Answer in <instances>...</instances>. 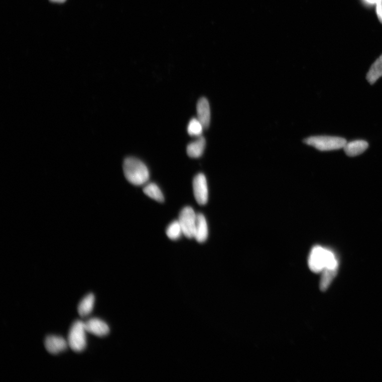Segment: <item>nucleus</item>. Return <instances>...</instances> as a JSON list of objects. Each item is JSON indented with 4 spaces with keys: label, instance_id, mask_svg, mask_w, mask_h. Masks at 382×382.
<instances>
[{
    "label": "nucleus",
    "instance_id": "nucleus-1",
    "mask_svg": "<svg viewBox=\"0 0 382 382\" xmlns=\"http://www.w3.org/2000/svg\"><path fill=\"white\" fill-rule=\"evenodd\" d=\"M309 267L316 274L322 273L324 270H338V260L331 250L321 246H315L311 249L309 260Z\"/></svg>",
    "mask_w": 382,
    "mask_h": 382
},
{
    "label": "nucleus",
    "instance_id": "nucleus-2",
    "mask_svg": "<svg viewBox=\"0 0 382 382\" xmlns=\"http://www.w3.org/2000/svg\"><path fill=\"white\" fill-rule=\"evenodd\" d=\"M123 167L125 178L133 185H143L150 179V172L147 167L137 158H126Z\"/></svg>",
    "mask_w": 382,
    "mask_h": 382
},
{
    "label": "nucleus",
    "instance_id": "nucleus-3",
    "mask_svg": "<svg viewBox=\"0 0 382 382\" xmlns=\"http://www.w3.org/2000/svg\"><path fill=\"white\" fill-rule=\"evenodd\" d=\"M304 142L322 152L339 150L347 143L345 139L331 136L311 137L305 139Z\"/></svg>",
    "mask_w": 382,
    "mask_h": 382
},
{
    "label": "nucleus",
    "instance_id": "nucleus-4",
    "mask_svg": "<svg viewBox=\"0 0 382 382\" xmlns=\"http://www.w3.org/2000/svg\"><path fill=\"white\" fill-rule=\"evenodd\" d=\"M85 323L76 321L73 323L68 335V344L74 351L80 352L86 347Z\"/></svg>",
    "mask_w": 382,
    "mask_h": 382
},
{
    "label": "nucleus",
    "instance_id": "nucleus-5",
    "mask_svg": "<svg viewBox=\"0 0 382 382\" xmlns=\"http://www.w3.org/2000/svg\"><path fill=\"white\" fill-rule=\"evenodd\" d=\"M178 220L183 234L190 239L194 238L197 214L195 213L193 208L190 207L184 208L180 212Z\"/></svg>",
    "mask_w": 382,
    "mask_h": 382
},
{
    "label": "nucleus",
    "instance_id": "nucleus-6",
    "mask_svg": "<svg viewBox=\"0 0 382 382\" xmlns=\"http://www.w3.org/2000/svg\"><path fill=\"white\" fill-rule=\"evenodd\" d=\"M193 193L195 200L200 205L207 204L209 192L206 176L199 173L195 176L193 181Z\"/></svg>",
    "mask_w": 382,
    "mask_h": 382
},
{
    "label": "nucleus",
    "instance_id": "nucleus-7",
    "mask_svg": "<svg viewBox=\"0 0 382 382\" xmlns=\"http://www.w3.org/2000/svg\"><path fill=\"white\" fill-rule=\"evenodd\" d=\"M45 346L49 353L57 355L67 349L68 343L61 337L50 335L45 339Z\"/></svg>",
    "mask_w": 382,
    "mask_h": 382
},
{
    "label": "nucleus",
    "instance_id": "nucleus-8",
    "mask_svg": "<svg viewBox=\"0 0 382 382\" xmlns=\"http://www.w3.org/2000/svg\"><path fill=\"white\" fill-rule=\"evenodd\" d=\"M197 111L198 119L204 129L209 128L210 123L211 112L208 100L204 97L200 98L197 103Z\"/></svg>",
    "mask_w": 382,
    "mask_h": 382
},
{
    "label": "nucleus",
    "instance_id": "nucleus-9",
    "mask_svg": "<svg viewBox=\"0 0 382 382\" xmlns=\"http://www.w3.org/2000/svg\"><path fill=\"white\" fill-rule=\"evenodd\" d=\"M84 323L86 331L97 336L104 337L109 332L108 325L99 319H91Z\"/></svg>",
    "mask_w": 382,
    "mask_h": 382
},
{
    "label": "nucleus",
    "instance_id": "nucleus-10",
    "mask_svg": "<svg viewBox=\"0 0 382 382\" xmlns=\"http://www.w3.org/2000/svg\"><path fill=\"white\" fill-rule=\"evenodd\" d=\"M208 237V227L206 219L202 213H198L194 238L202 243L207 239Z\"/></svg>",
    "mask_w": 382,
    "mask_h": 382
},
{
    "label": "nucleus",
    "instance_id": "nucleus-11",
    "mask_svg": "<svg viewBox=\"0 0 382 382\" xmlns=\"http://www.w3.org/2000/svg\"><path fill=\"white\" fill-rule=\"evenodd\" d=\"M369 145L364 141H355L347 143L343 147L346 154L349 157H355L365 152Z\"/></svg>",
    "mask_w": 382,
    "mask_h": 382
},
{
    "label": "nucleus",
    "instance_id": "nucleus-12",
    "mask_svg": "<svg viewBox=\"0 0 382 382\" xmlns=\"http://www.w3.org/2000/svg\"><path fill=\"white\" fill-rule=\"evenodd\" d=\"M206 145V140L202 136H200L196 141L188 145L186 152L191 158H199L203 155Z\"/></svg>",
    "mask_w": 382,
    "mask_h": 382
},
{
    "label": "nucleus",
    "instance_id": "nucleus-13",
    "mask_svg": "<svg viewBox=\"0 0 382 382\" xmlns=\"http://www.w3.org/2000/svg\"><path fill=\"white\" fill-rule=\"evenodd\" d=\"M95 296L89 294L84 297L78 305V313L82 318L88 316L94 308Z\"/></svg>",
    "mask_w": 382,
    "mask_h": 382
},
{
    "label": "nucleus",
    "instance_id": "nucleus-14",
    "mask_svg": "<svg viewBox=\"0 0 382 382\" xmlns=\"http://www.w3.org/2000/svg\"><path fill=\"white\" fill-rule=\"evenodd\" d=\"M382 77V55L372 64L366 76V79L370 85H373Z\"/></svg>",
    "mask_w": 382,
    "mask_h": 382
},
{
    "label": "nucleus",
    "instance_id": "nucleus-15",
    "mask_svg": "<svg viewBox=\"0 0 382 382\" xmlns=\"http://www.w3.org/2000/svg\"><path fill=\"white\" fill-rule=\"evenodd\" d=\"M144 193L157 202H163L164 197L162 191L155 183L148 184L143 189Z\"/></svg>",
    "mask_w": 382,
    "mask_h": 382
},
{
    "label": "nucleus",
    "instance_id": "nucleus-16",
    "mask_svg": "<svg viewBox=\"0 0 382 382\" xmlns=\"http://www.w3.org/2000/svg\"><path fill=\"white\" fill-rule=\"evenodd\" d=\"M338 270L326 269L321 273L320 288L322 292L327 291L336 277Z\"/></svg>",
    "mask_w": 382,
    "mask_h": 382
},
{
    "label": "nucleus",
    "instance_id": "nucleus-17",
    "mask_svg": "<svg viewBox=\"0 0 382 382\" xmlns=\"http://www.w3.org/2000/svg\"><path fill=\"white\" fill-rule=\"evenodd\" d=\"M183 234L182 228L179 220L173 221L166 229V235L170 239L175 240L178 239Z\"/></svg>",
    "mask_w": 382,
    "mask_h": 382
},
{
    "label": "nucleus",
    "instance_id": "nucleus-18",
    "mask_svg": "<svg viewBox=\"0 0 382 382\" xmlns=\"http://www.w3.org/2000/svg\"><path fill=\"white\" fill-rule=\"evenodd\" d=\"M203 129H204V127L199 120L198 118H193L189 123L188 133L191 136L199 137L201 136Z\"/></svg>",
    "mask_w": 382,
    "mask_h": 382
},
{
    "label": "nucleus",
    "instance_id": "nucleus-19",
    "mask_svg": "<svg viewBox=\"0 0 382 382\" xmlns=\"http://www.w3.org/2000/svg\"><path fill=\"white\" fill-rule=\"evenodd\" d=\"M376 13L378 20L382 24V0H379L376 3Z\"/></svg>",
    "mask_w": 382,
    "mask_h": 382
},
{
    "label": "nucleus",
    "instance_id": "nucleus-20",
    "mask_svg": "<svg viewBox=\"0 0 382 382\" xmlns=\"http://www.w3.org/2000/svg\"><path fill=\"white\" fill-rule=\"evenodd\" d=\"M50 2L56 3H63L66 1V0H50Z\"/></svg>",
    "mask_w": 382,
    "mask_h": 382
},
{
    "label": "nucleus",
    "instance_id": "nucleus-21",
    "mask_svg": "<svg viewBox=\"0 0 382 382\" xmlns=\"http://www.w3.org/2000/svg\"><path fill=\"white\" fill-rule=\"evenodd\" d=\"M366 1L371 4H376L379 1V0H366Z\"/></svg>",
    "mask_w": 382,
    "mask_h": 382
}]
</instances>
